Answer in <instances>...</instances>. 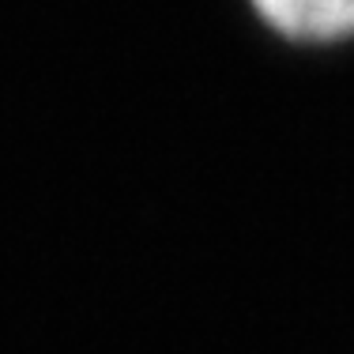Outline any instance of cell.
Here are the masks:
<instances>
[{"mask_svg":"<svg viewBox=\"0 0 354 354\" xmlns=\"http://www.w3.org/2000/svg\"><path fill=\"white\" fill-rule=\"evenodd\" d=\"M252 12L290 41L354 38V0H249Z\"/></svg>","mask_w":354,"mask_h":354,"instance_id":"1","label":"cell"}]
</instances>
